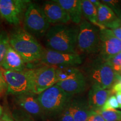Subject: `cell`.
<instances>
[{"mask_svg": "<svg viewBox=\"0 0 121 121\" xmlns=\"http://www.w3.org/2000/svg\"><path fill=\"white\" fill-rule=\"evenodd\" d=\"M0 67L4 70L22 72L25 70V63L21 56L10 45Z\"/></svg>", "mask_w": 121, "mask_h": 121, "instance_id": "obj_16", "label": "cell"}, {"mask_svg": "<svg viewBox=\"0 0 121 121\" xmlns=\"http://www.w3.org/2000/svg\"><path fill=\"white\" fill-rule=\"evenodd\" d=\"M96 9L99 29L113 30L121 26V20L117 17L109 7L101 2Z\"/></svg>", "mask_w": 121, "mask_h": 121, "instance_id": "obj_15", "label": "cell"}, {"mask_svg": "<svg viewBox=\"0 0 121 121\" xmlns=\"http://www.w3.org/2000/svg\"><path fill=\"white\" fill-rule=\"evenodd\" d=\"M1 69L7 84V94L14 96L28 93L33 94L32 69H26L22 72Z\"/></svg>", "mask_w": 121, "mask_h": 121, "instance_id": "obj_6", "label": "cell"}, {"mask_svg": "<svg viewBox=\"0 0 121 121\" xmlns=\"http://www.w3.org/2000/svg\"><path fill=\"white\" fill-rule=\"evenodd\" d=\"M99 31L98 26L84 20L78 27L77 47L80 51L91 54L98 52L99 49Z\"/></svg>", "mask_w": 121, "mask_h": 121, "instance_id": "obj_8", "label": "cell"}, {"mask_svg": "<svg viewBox=\"0 0 121 121\" xmlns=\"http://www.w3.org/2000/svg\"><path fill=\"white\" fill-rule=\"evenodd\" d=\"M100 2L109 7L117 17L121 20V1L103 0L100 1Z\"/></svg>", "mask_w": 121, "mask_h": 121, "instance_id": "obj_24", "label": "cell"}, {"mask_svg": "<svg viewBox=\"0 0 121 121\" xmlns=\"http://www.w3.org/2000/svg\"><path fill=\"white\" fill-rule=\"evenodd\" d=\"M69 15L70 20L75 24L82 22L81 0H54Z\"/></svg>", "mask_w": 121, "mask_h": 121, "instance_id": "obj_17", "label": "cell"}, {"mask_svg": "<svg viewBox=\"0 0 121 121\" xmlns=\"http://www.w3.org/2000/svg\"><path fill=\"white\" fill-rule=\"evenodd\" d=\"M69 108L74 121H86L91 110L88 104L76 99L71 101Z\"/></svg>", "mask_w": 121, "mask_h": 121, "instance_id": "obj_19", "label": "cell"}, {"mask_svg": "<svg viewBox=\"0 0 121 121\" xmlns=\"http://www.w3.org/2000/svg\"><path fill=\"white\" fill-rule=\"evenodd\" d=\"M12 117L15 121H35L31 115L19 108L13 110Z\"/></svg>", "mask_w": 121, "mask_h": 121, "instance_id": "obj_23", "label": "cell"}, {"mask_svg": "<svg viewBox=\"0 0 121 121\" xmlns=\"http://www.w3.org/2000/svg\"><path fill=\"white\" fill-rule=\"evenodd\" d=\"M2 113H3V109H2V107H1V105H0V118L1 117V116H2Z\"/></svg>", "mask_w": 121, "mask_h": 121, "instance_id": "obj_34", "label": "cell"}, {"mask_svg": "<svg viewBox=\"0 0 121 121\" xmlns=\"http://www.w3.org/2000/svg\"><path fill=\"white\" fill-rule=\"evenodd\" d=\"M40 61L45 65L65 69L81 65L82 58L78 53H67L44 48Z\"/></svg>", "mask_w": 121, "mask_h": 121, "instance_id": "obj_10", "label": "cell"}, {"mask_svg": "<svg viewBox=\"0 0 121 121\" xmlns=\"http://www.w3.org/2000/svg\"><path fill=\"white\" fill-rule=\"evenodd\" d=\"M1 119L4 121H15L12 116H10V114H7V113H4L3 114Z\"/></svg>", "mask_w": 121, "mask_h": 121, "instance_id": "obj_32", "label": "cell"}, {"mask_svg": "<svg viewBox=\"0 0 121 121\" xmlns=\"http://www.w3.org/2000/svg\"><path fill=\"white\" fill-rule=\"evenodd\" d=\"M112 94L111 89L101 90L91 87L88 94L89 108L94 111L100 109L109 97L113 95Z\"/></svg>", "mask_w": 121, "mask_h": 121, "instance_id": "obj_18", "label": "cell"}, {"mask_svg": "<svg viewBox=\"0 0 121 121\" xmlns=\"http://www.w3.org/2000/svg\"><path fill=\"white\" fill-rule=\"evenodd\" d=\"M31 2L29 0H0V16L9 23L19 25Z\"/></svg>", "mask_w": 121, "mask_h": 121, "instance_id": "obj_11", "label": "cell"}, {"mask_svg": "<svg viewBox=\"0 0 121 121\" xmlns=\"http://www.w3.org/2000/svg\"><path fill=\"white\" fill-rule=\"evenodd\" d=\"M60 121H74L69 110V105L60 115Z\"/></svg>", "mask_w": 121, "mask_h": 121, "instance_id": "obj_27", "label": "cell"}, {"mask_svg": "<svg viewBox=\"0 0 121 121\" xmlns=\"http://www.w3.org/2000/svg\"><path fill=\"white\" fill-rule=\"evenodd\" d=\"M86 79L81 71L75 67L60 69L59 80L56 85L64 91L73 96L85 90Z\"/></svg>", "mask_w": 121, "mask_h": 121, "instance_id": "obj_7", "label": "cell"}, {"mask_svg": "<svg viewBox=\"0 0 121 121\" xmlns=\"http://www.w3.org/2000/svg\"><path fill=\"white\" fill-rule=\"evenodd\" d=\"M0 121H3L2 119H0Z\"/></svg>", "mask_w": 121, "mask_h": 121, "instance_id": "obj_35", "label": "cell"}, {"mask_svg": "<svg viewBox=\"0 0 121 121\" xmlns=\"http://www.w3.org/2000/svg\"><path fill=\"white\" fill-rule=\"evenodd\" d=\"M78 27L57 24L50 27L45 35L47 48L57 52L77 53Z\"/></svg>", "mask_w": 121, "mask_h": 121, "instance_id": "obj_1", "label": "cell"}, {"mask_svg": "<svg viewBox=\"0 0 121 121\" xmlns=\"http://www.w3.org/2000/svg\"><path fill=\"white\" fill-rule=\"evenodd\" d=\"M14 100L19 108L31 115L34 119L44 118V115L38 100L37 95L28 93L16 95Z\"/></svg>", "mask_w": 121, "mask_h": 121, "instance_id": "obj_13", "label": "cell"}, {"mask_svg": "<svg viewBox=\"0 0 121 121\" xmlns=\"http://www.w3.org/2000/svg\"><path fill=\"white\" fill-rule=\"evenodd\" d=\"M115 95H116V98H117L119 108L121 109V89L117 91L115 93Z\"/></svg>", "mask_w": 121, "mask_h": 121, "instance_id": "obj_31", "label": "cell"}, {"mask_svg": "<svg viewBox=\"0 0 121 121\" xmlns=\"http://www.w3.org/2000/svg\"><path fill=\"white\" fill-rule=\"evenodd\" d=\"M7 89V84L6 82L2 69H0V94L4 90Z\"/></svg>", "mask_w": 121, "mask_h": 121, "instance_id": "obj_29", "label": "cell"}, {"mask_svg": "<svg viewBox=\"0 0 121 121\" xmlns=\"http://www.w3.org/2000/svg\"><path fill=\"white\" fill-rule=\"evenodd\" d=\"M88 76L91 87L108 90L117 82L118 73L114 71L109 61L96 60L89 69Z\"/></svg>", "mask_w": 121, "mask_h": 121, "instance_id": "obj_4", "label": "cell"}, {"mask_svg": "<svg viewBox=\"0 0 121 121\" xmlns=\"http://www.w3.org/2000/svg\"><path fill=\"white\" fill-rule=\"evenodd\" d=\"M86 121H105L103 117L94 110H90V112L87 118Z\"/></svg>", "mask_w": 121, "mask_h": 121, "instance_id": "obj_28", "label": "cell"}, {"mask_svg": "<svg viewBox=\"0 0 121 121\" xmlns=\"http://www.w3.org/2000/svg\"><path fill=\"white\" fill-rule=\"evenodd\" d=\"M72 96L56 84L37 95L44 117H48L60 116L70 103Z\"/></svg>", "mask_w": 121, "mask_h": 121, "instance_id": "obj_3", "label": "cell"}, {"mask_svg": "<svg viewBox=\"0 0 121 121\" xmlns=\"http://www.w3.org/2000/svg\"><path fill=\"white\" fill-rule=\"evenodd\" d=\"M105 121H121V111L117 109L110 110H96Z\"/></svg>", "mask_w": 121, "mask_h": 121, "instance_id": "obj_22", "label": "cell"}, {"mask_svg": "<svg viewBox=\"0 0 121 121\" xmlns=\"http://www.w3.org/2000/svg\"><path fill=\"white\" fill-rule=\"evenodd\" d=\"M100 56L102 60L108 61L113 57L121 52V41L108 29H100Z\"/></svg>", "mask_w": 121, "mask_h": 121, "instance_id": "obj_12", "label": "cell"}, {"mask_svg": "<svg viewBox=\"0 0 121 121\" xmlns=\"http://www.w3.org/2000/svg\"><path fill=\"white\" fill-rule=\"evenodd\" d=\"M9 35L10 45L25 63L40 60L44 48L34 36L20 27L13 28Z\"/></svg>", "mask_w": 121, "mask_h": 121, "instance_id": "obj_2", "label": "cell"}, {"mask_svg": "<svg viewBox=\"0 0 121 121\" xmlns=\"http://www.w3.org/2000/svg\"><path fill=\"white\" fill-rule=\"evenodd\" d=\"M60 68L44 65L32 69L33 93L39 95L53 86L59 80Z\"/></svg>", "mask_w": 121, "mask_h": 121, "instance_id": "obj_9", "label": "cell"}, {"mask_svg": "<svg viewBox=\"0 0 121 121\" xmlns=\"http://www.w3.org/2000/svg\"><path fill=\"white\" fill-rule=\"evenodd\" d=\"M118 104L116 95L113 94L109 97L106 101L105 104L100 110H110L113 109H117L118 108Z\"/></svg>", "mask_w": 121, "mask_h": 121, "instance_id": "obj_25", "label": "cell"}, {"mask_svg": "<svg viewBox=\"0 0 121 121\" xmlns=\"http://www.w3.org/2000/svg\"><path fill=\"white\" fill-rule=\"evenodd\" d=\"M114 35L121 41V28H118L115 29L111 30Z\"/></svg>", "mask_w": 121, "mask_h": 121, "instance_id": "obj_30", "label": "cell"}, {"mask_svg": "<svg viewBox=\"0 0 121 121\" xmlns=\"http://www.w3.org/2000/svg\"><path fill=\"white\" fill-rule=\"evenodd\" d=\"M9 45V34L4 30H0V64L5 56Z\"/></svg>", "mask_w": 121, "mask_h": 121, "instance_id": "obj_21", "label": "cell"}, {"mask_svg": "<svg viewBox=\"0 0 121 121\" xmlns=\"http://www.w3.org/2000/svg\"><path fill=\"white\" fill-rule=\"evenodd\" d=\"M24 29L35 37L45 35L51 27L42 7L35 3L28 5L24 16Z\"/></svg>", "mask_w": 121, "mask_h": 121, "instance_id": "obj_5", "label": "cell"}, {"mask_svg": "<svg viewBox=\"0 0 121 121\" xmlns=\"http://www.w3.org/2000/svg\"><path fill=\"white\" fill-rule=\"evenodd\" d=\"M90 1H91V2L95 6V7L97 8V7L99 6V4H100V1H97V0H90Z\"/></svg>", "mask_w": 121, "mask_h": 121, "instance_id": "obj_33", "label": "cell"}, {"mask_svg": "<svg viewBox=\"0 0 121 121\" xmlns=\"http://www.w3.org/2000/svg\"></svg>", "mask_w": 121, "mask_h": 121, "instance_id": "obj_36", "label": "cell"}, {"mask_svg": "<svg viewBox=\"0 0 121 121\" xmlns=\"http://www.w3.org/2000/svg\"><path fill=\"white\" fill-rule=\"evenodd\" d=\"M112 64L113 69L117 73L121 70V52L109 60Z\"/></svg>", "mask_w": 121, "mask_h": 121, "instance_id": "obj_26", "label": "cell"}, {"mask_svg": "<svg viewBox=\"0 0 121 121\" xmlns=\"http://www.w3.org/2000/svg\"><path fill=\"white\" fill-rule=\"evenodd\" d=\"M82 15L91 24L99 28L98 24L97 9L90 0H81Z\"/></svg>", "mask_w": 121, "mask_h": 121, "instance_id": "obj_20", "label": "cell"}, {"mask_svg": "<svg viewBox=\"0 0 121 121\" xmlns=\"http://www.w3.org/2000/svg\"><path fill=\"white\" fill-rule=\"evenodd\" d=\"M41 7L50 24H66L71 21L66 11L54 0L45 1Z\"/></svg>", "mask_w": 121, "mask_h": 121, "instance_id": "obj_14", "label": "cell"}]
</instances>
